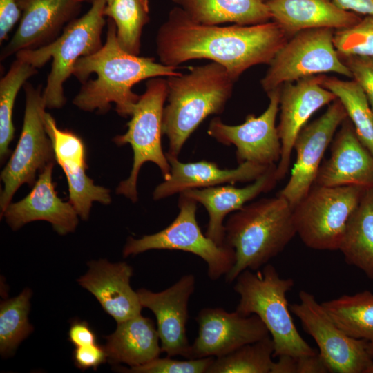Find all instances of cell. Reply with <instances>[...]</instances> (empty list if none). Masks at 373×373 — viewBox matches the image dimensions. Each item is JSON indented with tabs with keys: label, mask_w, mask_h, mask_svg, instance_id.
Segmentation results:
<instances>
[{
	"label": "cell",
	"mask_w": 373,
	"mask_h": 373,
	"mask_svg": "<svg viewBox=\"0 0 373 373\" xmlns=\"http://www.w3.org/2000/svg\"><path fill=\"white\" fill-rule=\"evenodd\" d=\"M289 37L274 21L242 26L206 25L174 7L156 35L160 63L171 66L205 59L220 64L236 81L251 66L269 64Z\"/></svg>",
	"instance_id": "6da1fadb"
},
{
	"label": "cell",
	"mask_w": 373,
	"mask_h": 373,
	"mask_svg": "<svg viewBox=\"0 0 373 373\" xmlns=\"http://www.w3.org/2000/svg\"><path fill=\"white\" fill-rule=\"evenodd\" d=\"M178 67L157 63L154 58L140 57L124 50L118 44L116 26L108 18L106 41L95 53L82 57L73 72L82 82L73 104L80 110L104 114L115 104L122 117L131 116L140 95L133 91L138 82L153 77L181 73Z\"/></svg>",
	"instance_id": "7a4b0ae2"
},
{
	"label": "cell",
	"mask_w": 373,
	"mask_h": 373,
	"mask_svg": "<svg viewBox=\"0 0 373 373\" xmlns=\"http://www.w3.org/2000/svg\"><path fill=\"white\" fill-rule=\"evenodd\" d=\"M235 82L225 68L213 61L166 77L168 103L162 120L163 135L169 140L166 155L178 157L199 125L208 116L223 112Z\"/></svg>",
	"instance_id": "3957f363"
},
{
	"label": "cell",
	"mask_w": 373,
	"mask_h": 373,
	"mask_svg": "<svg viewBox=\"0 0 373 373\" xmlns=\"http://www.w3.org/2000/svg\"><path fill=\"white\" fill-rule=\"evenodd\" d=\"M224 228V244L235 251V263L225 276L227 283L246 269L256 271L267 264L296 234L293 208L278 195L233 212Z\"/></svg>",
	"instance_id": "277c9868"
},
{
	"label": "cell",
	"mask_w": 373,
	"mask_h": 373,
	"mask_svg": "<svg viewBox=\"0 0 373 373\" xmlns=\"http://www.w3.org/2000/svg\"><path fill=\"white\" fill-rule=\"evenodd\" d=\"M233 287L240 296L236 312L258 316L266 326L274 345V358L315 354L297 330L291 316L287 294L294 286L291 278H282L271 264L262 271L246 269L236 278Z\"/></svg>",
	"instance_id": "5b68a950"
},
{
	"label": "cell",
	"mask_w": 373,
	"mask_h": 373,
	"mask_svg": "<svg viewBox=\"0 0 373 373\" xmlns=\"http://www.w3.org/2000/svg\"><path fill=\"white\" fill-rule=\"evenodd\" d=\"M106 0H94L89 10L70 22L51 43L34 50L17 52L16 58L39 68L52 59L42 96L46 108L58 109L66 104L64 85L82 57L103 46L102 34L107 22L104 15Z\"/></svg>",
	"instance_id": "8992f818"
},
{
	"label": "cell",
	"mask_w": 373,
	"mask_h": 373,
	"mask_svg": "<svg viewBox=\"0 0 373 373\" xmlns=\"http://www.w3.org/2000/svg\"><path fill=\"white\" fill-rule=\"evenodd\" d=\"M167 93L166 79L162 77L147 79L145 90L140 95L127 123L126 132L113 138V142L119 146L130 144L133 151L130 175L116 189L117 194L124 195L133 202L137 201V178L145 162L155 164L164 180L169 179L171 174V166L163 152L161 140Z\"/></svg>",
	"instance_id": "52a82bcc"
},
{
	"label": "cell",
	"mask_w": 373,
	"mask_h": 373,
	"mask_svg": "<svg viewBox=\"0 0 373 373\" xmlns=\"http://www.w3.org/2000/svg\"><path fill=\"white\" fill-rule=\"evenodd\" d=\"M365 189L314 185L293 208L296 234L303 242L316 250H339L347 223Z\"/></svg>",
	"instance_id": "ba28073f"
},
{
	"label": "cell",
	"mask_w": 373,
	"mask_h": 373,
	"mask_svg": "<svg viewBox=\"0 0 373 373\" xmlns=\"http://www.w3.org/2000/svg\"><path fill=\"white\" fill-rule=\"evenodd\" d=\"M25 111L21 135L14 152L1 173L3 184L0 196L2 213L11 203L17 190L23 184L32 186L36 176L50 163L55 162L51 140L44 123L46 108L41 86L26 82Z\"/></svg>",
	"instance_id": "9c48e42d"
},
{
	"label": "cell",
	"mask_w": 373,
	"mask_h": 373,
	"mask_svg": "<svg viewBox=\"0 0 373 373\" xmlns=\"http://www.w3.org/2000/svg\"><path fill=\"white\" fill-rule=\"evenodd\" d=\"M179 213L165 229L135 239L129 237L124 257L151 249L180 250L195 254L207 265V274L216 280L227 275L235 263V251L227 245H218L201 231L196 219L197 202L180 194Z\"/></svg>",
	"instance_id": "30bf717a"
},
{
	"label": "cell",
	"mask_w": 373,
	"mask_h": 373,
	"mask_svg": "<svg viewBox=\"0 0 373 373\" xmlns=\"http://www.w3.org/2000/svg\"><path fill=\"white\" fill-rule=\"evenodd\" d=\"M334 30L313 28L300 31L289 39L269 64L260 80L267 93L284 84L327 73L352 78L334 44Z\"/></svg>",
	"instance_id": "8fae6325"
},
{
	"label": "cell",
	"mask_w": 373,
	"mask_h": 373,
	"mask_svg": "<svg viewBox=\"0 0 373 373\" xmlns=\"http://www.w3.org/2000/svg\"><path fill=\"white\" fill-rule=\"evenodd\" d=\"M298 296L290 311L315 341L329 372L366 373L373 365L367 342L345 333L311 293L301 290Z\"/></svg>",
	"instance_id": "7c38bea8"
},
{
	"label": "cell",
	"mask_w": 373,
	"mask_h": 373,
	"mask_svg": "<svg viewBox=\"0 0 373 373\" xmlns=\"http://www.w3.org/2000/svg\"><path fill=\"white\" fill-rule=\"evenodd\" d=\"M280 93V87L267 93L268 106L259 116L249 114L239 125H228L215 117L209 123L207 133L221 144L235 146L239 164L250 162L269 166L278 162L281 143L276 119Z\"/></svg>",
	"instance_id": "4fadbf2b"
},
{
	"label": "cell",
	"mask_w": 373,
	"mask_h": 373,
	"mask_svg": "<svg viewBox=\"0 0 373 373\" xmlns=\"http://www.w3.org/2000/svg\"><path fill=\"white\" fill-rule=\"evenodd\" d=\"M347 118L343 105L336 98L321 117L306 124L297 135L294 144L296 162L287 183L277 194L287 200L292 208L314 185L325 150L338 127Z\"/></svg>",
	"instance_id": "5bb4252c"
},
{
	"label": "cell",
	"mask_w": 373,
	"mask_h": 373,
	"mask_svg": "<svg viewBox=\"0 0 373 373\" xmlns=\"http://www.w3.org/2000/svg\"><path fill=\"white\" fill-rule=\"evenodd\" d=\"M323 76L324 74L307 77L280 87V113L277 129L281 153L276 169L278 182L289 171L294 142L301 129L316 111L336 99L333 93L322 86Z\"/></svg>",
	"instance_id": "9a60e30c"
},
{
	"label": "cell",
	"mask_w": 373,
	"mask_h": 373,
	"mask_svg": "<svg viewBox=\"0 0 373 373\" xmlns=\"http://www.w3.org/2000/svg\"><path fill=\"white\" fill-rule=\"evenodd\" d=\"M198 334L191 345L190 358L220 357L269 335L260 318L217 308H204L195 318Z\"/></svg>",
	"instance_id": "2e32d148"
},
{
	"label": "cell",
	"mask_w": 373,
	"mask_h": 373,
	"mask_svg": "<svg viewBox=\"0 0 373 373\" xmlns=\"http://www.w3.org/2000/svg\"><path fill=\"white\" fill-rule=\"evenodd\" d=\"M85 0H17L21 10L19 24L1 51V60L22 50L46 46L57 38L77 18Z\"/></svg>",
	"instance_id": "e0dca14e"
},
{
	"label": "cell",
	"mask_w": 373,
	"mask_h": 373,
	"mask_svg": "<svg viewBox=\"0 0 373 373\" xmlns=\"http://www.w3.org/2000/svg\"><path fill=\"white\" fill-rule=\"evenodd\" d=\"M195 277L186 274L167 289L153 292L142 288L137 291L142 307L155 316L162 352L168 356L190 358L191 345L186 336L188 303L195 289Z\"/></svg>",
	"instance_id": "ac0fdd59"
},
{
	"label": "cell",
	"mask_w": 373,
	"mask_h": 373,
	"mask_svg": "<svg viewBox=\"0 0 373 373\" xmlns=\"http://www.w3.org/2000/svg\"><path fill=\"white\" fill-rule=\"evenodd\" d=\"M54 164L55 162L49 164L39 174L32 190L26 197L17 202H11L1 213L13 230L37 220L50 222L60 235L75 230L79 216L70 202H64L57 195L52 182Z\"/></svg>",
	"instance_id": "d6986e66"
},
{
	"label": "cell",
	"mask_w": 373,
	"mask_h": 373,
	"mask_svg": "<svg viewBox=\"0 0 373 373\" xmlns=\"http://www.w3.org/2000/svg\"><path fill=\"white\" fill-rule=\"evenodd\" d=\"M314 185L373 187V155L361 143L348 117L336 133L330 156L321 165Z\"/></svg>",
	"instance_id": "ffe728a7"
},
{
	"label": "cell",
	"mask_w": 373,
	"mask_h": 373,
	"mask_svg": "<svg viewBox=\"0 0 373 373\" xmlns=\"http://www.w3.org/2000/svg\"><path fill=\"white\" fill-rule=\"evenodd\" d=\"M88 270L77 282L90 292L117 323L141 314L142 306L131 285L133 268L126 262L106 260L88 262Z\"/></svg>",
	"instance_id": "44dd1931"
},
{
	"label": "cell",
	"mask_w": 373,
	"mask_h": 373,
	"mask_svg": "<svg viewBox=\"0 0 373 373\" xmlns=\"http://www.w3.org/2000/svg\"><path fill=\"white\" fill-rule=\"evenodd\" d=\"M166 155L171 166V174L169 179L164 180L153 191V198L155 200L189 189L254 181L271 166L245 162L237 168L222 169L217 164L207 160L184 163L178 157Z\"/></svg>",
	"instance_id": "7402d4cb"
},
{
	"label": "cell",
	"mask_w": 373,
	"mask_h": 373,
	"mask_svg": "<svg viewBox=\"0 0 373 373\" xmlns=\"http://www.w3.org/2000/svg\"><path fill=\"white\" fill-rule=\"evenodd\" d=\"M276 164H271L267 171L252 183L242 188L231 185L214 186L189 189L180 193L202 204L209 214L206 236L218 245H224L225 228L223 221L229 213L235 212L246 203L262 193L274 189L278 182Z\"/></svg>",
	"instance_id": "603a6c76"
},
{
	"label": "cell",
	"mask_w": 373,
	"mask_h": 373,
	"mask_svg": "<svg viewBox=\"0 0 373 373\" xmlns=\"http://www.w3.org/2000/svg\"><path fill=\"white\" fill-rule=\"evenodd\" d=\"M265 3L271 20L289 38L307 29L350 28L362 19L356 13L339 8L332 0H269Z\"/></svg>",
	"instance_id": "cb8c5ba5"
},
{
	"label": "cell",
	"mask_w": 373,
	"mask_h": 373,
	"mask_svg": "<svg viewBox=\"0 0 373 373\" xmlns=\"http://www.w3.org/2000/svg\"><path fill=\"white\" fill-rule=\"evenodd\" d=\"M106 339L104 347L107 360L112 364L139 366L162 352L155 323L142 314L117 323L115 331Z\"/></svg>",
	"instance_id": "d4e9b609"
},
{
	"label": "cell",
	"mask_w": 373,
	"mask_h": 373,
	"mask_svg": "<svg viewBox=\"0 0 373 373\" xmlns=\"http://www.w3.org/2000/svg\"><path fill=\"white\" fill-rule=\"evenodd\" d=\"M193 21L206 25L224 23L249 26L271 20L267 4L260 0H171Z\"/></svg>",
	"instance_id": "484cf974"
},
{
	"label": "cell",
	"mask_w": 373,
	"mask_h": 373,
	"mask_svg": "<svg viewBox=\"0 0 373 373\" xmlns=\"http://www.w3.org/2000/svg\"><path fill=\"white\" fill-rule=\"evenodd\" d=\"M339 250L347 264L373 280V187L365 189L351 215Z\"/></svg>",
	"instance_id": "4316f807"
},
{
	"label": "cell",
	"mask_w": 373,
	"mask_h": 373,
	"mask_svg": "<svg viewBox=\"0 0 373 373\" xmlns=\"http://www.w3.org/2000/svg\"><path fill=\"white\" fill-rule=\"evenodd\" d=\"M329 316L348 336L364 340L373 357V293L365 290L321 303Z\"/></svg>",
	"instance_id": "83f0119b"
},
{
	"label": "cell",
	"mask_w": 373,
	"mask_h": 373,
	"mask_svg": "<svg viewBox=\"0 0 373 373\" xmlns=\"http://www.w3.org/2000/svg\"><path fill=\"white\" fill-rule=\"evenodd\" d=\"M322 86L343 105L361 143L373 155V110L361 86L354 80L324 75Z\"/></svg>",
	"instance_id": "f1b7e54d"
},
{
	"label": "cell",
	"mask_w": 373,
	"mask_h": 373,
	"mask_svg": "<svg viewBox=\"0 0 373 373\" xmlns=\"http://www.w3.org/2000/svg\"><path fill=\"white\" fill-rule=\"evenodd\" d=\"M104 15L114 21L120 47L139 55L142 30L150 20L149 0H113L106 3Z\"/></svg>",
	"instance_id": "f546056e"
},
{
	"label": "cell",
	"mask_w": 373,
	"mask_h": 373,
	"mask_svg": "<svg viewBox=\"0 0 373 373\" xmlns=\"http://www.w3.org/2000/svg\"><path fill=\"white\" fill-rule=\"evenodd\" d=\"M37 68L16 58L0 80V158L1 162L10 153V144L15 136L13 110L17 94L27 80L37 73Z\"/></svg>",
	"instance_id": "4dcf8cb0"
},
{
	"label": "cell",
	"mask_w": 373,
	"mask_h": 373,
	"mask_svg": "<svg viewBox=\"0 0 373 373\" xmlns=\"http://www.w3.org/2000/svg\"><path fill=\"white\" fill-rule=\"evenodd\" d=\"M274 345L270 335L214 358L208 373H271Z\"/></svg>",
	"instance_id": "1f68e13d"
},
{
	"label": "cell",
	"mask_w": 373,
	"mask_h": 373,
	"mask_svg": "<svg viewBox=\"0 0 373 373\" xmlns=\"http://www.w3.org/2000/svg\"><path fill=\"white\" fill-rule=\"evenodd\" d=\"M30 289H25L17 296L4 300L0 305V352L2 356L13 354L19 343L33 329L28 321Z\"/></svg>",
	"instance_id": "d6a6232c"
},
{
	"label": "cell",
	"mask_w": 373,
	"mask_h": 373,
	"mask_svg": "<svg viewBox=\"0 0 373 373\" xmlns=\"http://www.w3.org/2000/svg\"><path fill=\"white\" fill-rule=\"evenodd\" d=\"M86 168H61L68 182L69 202L84 220H88L93 202L103 204H109L111 202L110 190L95 185L93 180L87 175Z\"/></svg>",
	"instance_id": "836d02e7"
},
{
	"label": "cell",
	"mask_w": 373,
	"mask_h": 373,
	"mask_svg": "<svg viewBox=\"0 0 373 373\" xmlns=\"http://www.w3.org/2000/svg\"><path fill=\"white\" fill-rule=\"evenodd\" d=\"M336 50L343 55L373 57V15H366L350 28L334 34Z\"/></svg>",
	"instance_id": "e575fe53"
},
{
	"label": "cell",
	"mask_w": 373,
	"mask_h": 373,
	"mask_svg": "<svg viewBox=\"0 0 373 373\" xmlns=\"http://www.w3.org/2000/svg\"><path fill=\"white\" fill-rule=\"evenodd\" d=\"M214 358L209 356L180 361L167 356L162 358L157 357L142 365L118 367V370L130 373H208Z\"/></svg>",
	"instance_id": "d590c367"
},
{
	"label": "cell",
	"mask_w": 373,
	"mask_h": 373,
	"mask_svg": "<svg viewBox=\"0 0 373 373\" xmlns=\"http://www.w3.org/2000/svg\"><path fill=\"white\" fill-rule=\"evenodd\" d=\"M339 54V53H338ZM352 79L362 88L373 110V57L340 55Z\"/></svg>",
	"instance_id": "8d00e7d4"
},
{
	"label": "cell",
	"mask_w": 373,
	"mask_h": 373,
	"mask_svg": "<svg viewBox=\"0 0 373 373\" xmlns=\"http://www.w3.org/2000/svg\"><path fill=\"white\" fill-rule=\"evenodd\" d=\"M75 365L81 370L93 367L96 370L99 365L107 360L104 347L97 343L76 347L73 352Z\"/></svg>",
	"instance_id": "74e56055"
},
{
	"label": "cell",
	"mask_w": 373,
	"mask_h": 373,
	"mask_svg": "<svg viewBox=\"0 0 373 373\" xmlns=\"http://www.w3.org/2000/svg\"><path fill=\"white\" fill-rule=\"evenodd\" d=\"M17 0H0V44L8 38L15 25L21 17Z\"/></svg>",
	"instance_id": "f35d334b"
},
{
	"label": "cell",
	"mask_w": 373,
	"mask_h": 373,
	"mask_svg": "<svg viewBox=\"0 0 373 373\" xmlns=\"http://www.w3.org/2000/svg\"><path fill=\"white\" fill-rule=\"evenodd\" d=\"M68 339L75 347L97 343L95 333L85 321L73 323L69 329Z\"/></svg>",
	"instance_id": "ab89813d"
},
{
	"label": "cell",
	"mask_w": 373,
	"mask_h": 373,
	"mask_svg": "<svg viewBox=\"0 0 373 373\" xmlns=\"http://www.w3.org/2000/svg\"><path fill=\"white\" fill-rule=\"evenodd\" d=\"M295 373H327L329 370L318 353L294 356Z\"/></svg>",
	"instance_id": "60d3db41"
},
{
	"label": "cell",
	"mask_w": 373,
	"mask_h": 373,
	"mask_svg": "<svg viewBox=\"0 0 373 373\" xmlns=\"http://www.w3.org/2000/svg\"><path fill=\"white\" fill-rule=\"evenodd\" d=\"M339 8L359 15H373V0H332Z\"/></svg>",
	"instance_id": "b9f144b4"
},
{
	"label": "cell",
	"mask_w": 373,
	"mask_h": 373,
	"mask_svg": "<svg viewBox=\"0 0 373 373\" xmlns=\"http://www.w3.org/2000/svg\"><path fill=\"white\" fill-rule=\"evenodd\" d=\"M366 373H373V365L367 370Z\"/></svg>",
	"instance_id": "7bdbcfd3"
},
{
	"label": "cell",
	"mask_w": 373,
	"mask_h": 373,
	"mask_svg": "<svg viewBox=\"0 0 373 373\" xmlns=\"http://www.w3.org/2000/svg\"><path fill=\"white\" fill-rule=\"evenodd\" d=\"M94 0H85V1H87V2H89V3H92Z\"/></svg>",
	"instance_id": "ee69618b"
},
{
	"label": "cell",
	"mask_w": 373,
	"mask_h": 373,
	"mask_svg": "<svg viewBox=\"0 0 373 373\" xmlns=\"http://www.w3.org/2000/svg\"><path fill=\"white\" fill-rule=\"evenodd\" d=\"M260 1H262L264 2V3H266V2H267L269 0H260Z\"/></svg>",
	"instance_id": "f6af8a7d"
},
{
	"label": "cell",
	"mask_w": 373,
	"mask_h": 373,
	"mask_svg": "<svg viewBox=\"0 0 373 373\" xmlns=\"http://www.w3.org/2000/svg\"><path fill=\"white\" fill-rule=\"evenodd\" d=\"M113 0H106V3H110L111 1H112Z\"/></svg>",
	"instance_id": "bcb514c9"
}]
</instances>
